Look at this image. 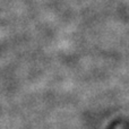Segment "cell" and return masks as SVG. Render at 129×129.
I'll return each mask as SVG.
<instances>
[]
</instances>
